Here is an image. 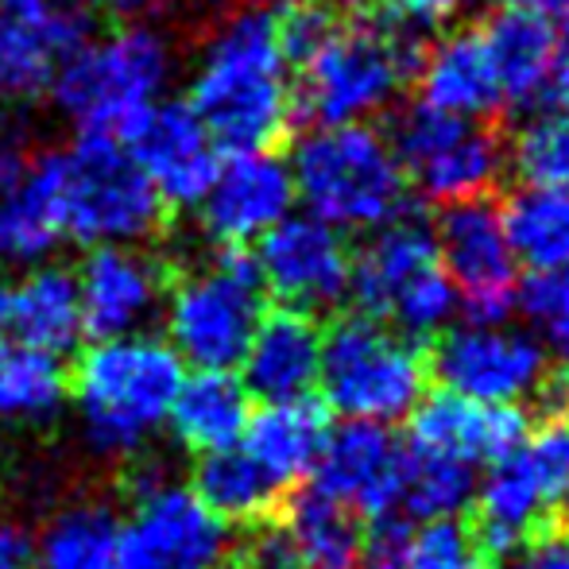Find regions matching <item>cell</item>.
Segmentation results:
<instances>
[{
  "label": "cell",
  "mask_w": 569,
  "mask_h": 569,
  "mask_svg": "<svg viewBox=\"0 0 569 569\" xmlns=\"http://www.w3.org/2000/svg\"><path fill=\"white\" fill-rule=\"evenodd\" d=\"M31 171V143L20 120L0 117V194L16 187Z\"/></svg>",
  "instance_id": "cell-43"
},
{
  "label": "cell",
  "mask_w": 569,
  "mask_h": 569,
  "mask_svg": "<svg viewBox=\"0 0 569 569\" xmlns=\"http://www.w3.org/2000/svg\"><path fill=\"white\" fill-rule=\"evenodd\" d=\"M438 260L457 287L469 326H503L519 302L516 256L503 237L500 210L485 198L446 206L435 229Z\"/></svg>",
  "instance_id": "cell-11"
},
{
  "label": "cell",
  "mask_w": 569,
  "mask_h": 569,
  "mask_svg": "<svg viewBox=\"0 0 569 569\" xmlns=\"http://www.w3.org/2000/svg\"><path fill=\"white\" fill-rule=\"evenodd\" d=\"M427 349L368 315H345L322 333V403L345 419L396 422L427 391Z\"/></svg>",
  "instance_id": "cell-5"
},
{
  "label": "cell",
  "mask_w": 569,
  "mask_h": 569,
  "mask_svg": "<svg viewBox=\"0 0 569 569\" xmlns=\"http://www.w3.org/2000/svg\"><path fill=\"white\" fill-rule=\"evenodd\" d=\"M187 365L167 341L109 338L78 357L74 403L101 453H136L171 415Z\"/></svg>",
  "instance_id": "cell-2"
},
{
  "label": "cell",
  "mask_w": 569,
  "mask_h": 569,
  "mask_svg": "<svg viewBox=\"0 0 569 569\" xmlns=\"http://www.w3.org/2000/svg\"><path fill=\"white\" fill-rule=\"evenodd\" d=\"M62 237L59 182H54L51 151L31 159V171L0 194V260L31 263L43 260Z\"/></svg>",
  "instance_id": "cell-29"
},
{
  "label": "cell",
  "mask_w": 569,
  "mask_h": 569,
  "mask_svg": "<svg viewBox=\"0 0 569 569\" xmlns=\"http://www.w3.org/2000/svg\"><path fill=\"white\" fill-rule=\"evenodd\" d=\"M229 523L190 485L148 472L136 485L128 523H120V569H226Z\"/></svg>",
  "instance_id": "cell-10"
},
{
  "label": "cell",
  "mask_w": 569,
  "mask_h": 569,
  "mask_svg": "<svg viewBox=\"0 0 569 569\" xmlns=\"http://www.w3.org/2000/svg\"><path fill=\"white\" fill-rule=\"evenodd\" d=\"M31 566V539L12 523H0V569H28Z\"/></svg>",
  "instance_id": "cell-46"
},
{
  "label": "cell",
  "mask_w": 569,
  "mask_h": 569,
  "mask_svg": "<svg viewBox=\"0 0 569 569\" xmlns=\"http://www.w3.org/2000/svg\"><path fill=\"white\" fill-rule=\"evenodd\" d=\"M198 206H202L206 232L221 248H248L291 213V167L276 151H237L218 167Z\"/></svg>",
  "instance_id": "cell-15"
},
{
  "label": "cell",
  "mask_w": 569,
  "mask_h": 569,
  "mask_svg": "<svg viewBox=\"0 0 569 569\" xmlns=\"http://www.w3.org/2000/svg\"><path fill=\"white\" fill-rule=\"evenodd\" d=\"M252 415V396L232 372H194L182 376V388L167 415L174 442L190 453H221L240 446Z\"/></svg>",
  "instance_id": "cell-26"
},
{
  "label": "cell",
  "mask_w": 569,
  "mask_h": 569,
  "mask_svg": "<svg viewBox=\"0 0 569 569\" xmlns=\"http://www.w3.org/2000/svg\"><path fill=\"white\" fill-rule=\"evenodd\" d=\"M330 430V407L315 396L263 403L256 415H248L240 450L287 488L315 472Z\"/></svg>",
  "instance_id": "cell-25"
},
{
  "label": "cell",
  "mask_w": 569,
  "mask_h": 569,
  "mask_svg": "<svg viewBox=\"0 0 569 569\" xmlns=\"http://www.w3.org/2000/svg\"><path fill=\"white\" fill-rule=\"evenodd\" d=\"M171 74V47L151 28H120L101 43L82 47L59 67L51 93L59 109L78 124L86 140H113L124 148L128 136L159 106V90Z\"/></svg>",
  "instance_id": "cell-4"
},
{
  "label": "cell",
  "mask_w": 569,
  "mask_h": 569,
  "mask_svg": "<svg viewBox=\"0 0 569 569\" xmlns=\"http://www.w3.org/2000/svg\"><path fill=\"white\" fill-rule=\"evenodd\" d=\"M519 310L531 318L550 341V349L569 365V268L566 271H535L519 287Z\"/></svg>",
  "instance_id": "cell-39"
},
{
  "label": "cell",
  "mask_w": 569,
  "mask_h": 569,
  "mask_svg": "<svg viewBox=\"0 0 569 569\" xmlns=\"http://www.w3.org/2000/svg\"><path fill=\"white\" fill-rule=\"evenodd\" d=\"M190 488L226 523H263L283 503V485L240 446L198 457Z\"/></svg>",
  "instance_id": "cell-30"
},
{
  "label": "cell",
  "mask_w": 569,
  "mask_h": 569,
  "mask_svg": "<svg viewBox=\"0 0 569 569\" xmlns=\"http://www.w3.org/2000/svg\"><path fill=\"white\" fill-rule=\"evenodd\" d=\"M503 237L531 271L569 268V190L519 187L500 210Z\"/></svg>",
  "instance_id": "cell-31"
},
{
  "label": "cell",
  "mask_w": 569,
  "mask_h": 569,
  "mask_svg": "<svg viewBox=\"0 0 569 569\" xmlns=\"http://www.w3.org/2000/svg\"><path fill=\"white\" fill-rule=\"evenodd\" d=\"M427 372L442 391L492 407H516L547 372V352L523 330L503 326H461L442 330L427 349Z\"/></svg>",
  "instance_id": "cell-12"
},
{
  "label": "cell",
  "mask_w": 569,
  "mask_h": 569,
  "mask_svg": "<svg viewBox=\"0 0 569 569\" xmlns=\"http://www.w3.org/2000/svg\"><path fill=\"white\" fill-rule=\"evenodd\" d=\"M550 531H562V535H569V496L562 503H558L555 511H550Z\"/></svg>",
  "instance_id": "cell-49"
},
{
  "label": "cell",
  "mask_w": 569,
  "mask_h": 569,
  "mask_svg": "<svg viewBox=\"0 0 569 569\" xmlns=\"http://www.w3.org/2000/svg\"><path fill=\"white\" fill-rule=\"evenodd\" d=\"M407 569H496L488 550L480 547L469 519H427L422 527L407 531L403 542Z\"/></svg>",
  "instance_id": "cell-37"
},
{
  "label": "cell",
  "mask_w": 569,
  "mask_h": 569,
  "mask_svg": "<svg viewBox=\"0 0 569 569\" xmlns=\"http://www.w3.org/2000/svg\"><path fill=\"white\" fill-rule=\"evenodd\" d=\"M93 4L106 8L117 20H140V16H148L151 8H159L163 0H93Z\"/></svg>",
  "instance_id": "cell-47"
},
{
  "label": "cell",
  "mask_w": 569,
  "mask_h": 569,
  "mask_svg": "<svg viewBox=\"0 0 569 569\" xmlns=\"http://www.w3.org/2000/svg\"><path fill=\"white\" fill-rule=\"evenodd\" d=\"M503 8H519V12H531V16H569V0H503Z\"/></svg>",
  "instance_id": "cell-48"
},
{
  "label": "cell",
  "mask_w": 569,
  "mask_h": 569,
  "mask_svg": "<svg viewBox=\"0 0 569 569\" xmlns=\"http://www.w3.org/2000/svg\"><path fill=\"white\" fill-rule=\"evenodd\" d=\"M527 399H531V415H527V419L569 422V365L547 368Z\"/></svg>",
  "instance_id": "cell-42"
},
{
  "label": "cell",
  "mask_w": 569,
  "mask_h": 569,
  "mask_svg": "<svg viewBox=\"0 0 569 569\" xmlns=\"http://www.w3.org/2000/svg\"><path fill=\"white\" fill-rule=\"evenodd\" d=\"M4 4H39V0H4Z\"/></svg>",
  "instance_id": "cell-51"
},
{
  "label": "cell",
  "mask_w": 569,
  "mask_h": 569,
  "mask_svg": "<svg viewBox=\"0 0 569 569\" xmlns=\"http://www.w3.org/2000/svg\"><path fill=\"white\" fill-rule=\"evenodd\" d=\"M472 492H477L472 465L403 442V488H399V516L403 519H422V523L450 519L469 508Z\"/></svg>",
  "instance_id": "cell-33"
},
{
  "label": "cell",
  "mask_w": 569,
  "mask_h": 569,
  "mask_svg": "<svg viewBox=\"0 0 569 569\" xmlns=\"http://www.w3.org/2000/svg\"><path fill=\"white\" fill-rule=\"evenodd\" d=\"M240 569H302V566H299V558H295V547L283 535V527L268 523L263 531H256V539L248 542L244 550H240Z\"/></svg>",
  "instance_id": "cell-41"
},
{
  "label": "cell",
  "mask_w": 569,
  "mask_h": 569,
  "mask_svg": "<svg viewBox=\"0 0 569 569\" xmlns=\"http://www.w3.org/2000/svg\"><path fill=\"white\" fill-rule=\"evenodd\" d=\"M93 43V20L86 4L0 0V101H31L51 90L59 67Z\"/></svg>",
  "instance_id": "cell-14"
},
{
  "label": "cell",
  "mask_w": 569,
  "mask_h": 569,
  "mask_svg": "<svg viewBox=\"0 0 569 569\" xmlns=\"http://www.w3.org/2000/svg\"><path fill=\"white\" fill-rule=\"evenodd\" d=\"M457 310H461L457 287L442 271V260H438V263H430V268H422L411 283H403V291L391 299L383 322H396V333L422 345V341H435Z\"/></svg>",
  "instance_id": "cell-35"
},
{
  "label": "cell",
  "mask_w": 569,
  "mask_h": 569,
  "mask_svg": "<svg viewBox=\"0 0 569 569\" xmlns=\"http://www.w3.org/2000/svg\"><path fill=\"white\" fill-rule=\"evenodd\" d=\"M82 333V302L70 271L39 268L20 283H0V338L59 357L74 349Z\"/></svg>",
  "instance_id": "cell-22"
},
{
  "label": "cell",
  "mask_w": 569,
  "mask_h": 569,
  "mask_svg": "<svg viewBox=\"0 0 569 569\" xmlns=\"http://www.w3.org/2000/svg\"><path fill=\"white\" fill-rule=\"evenodd\" d=\"M511 167L523 187L569 190V109H550L523 124L511 143Z\"/></svg>",
  "instance_id": "cell-36"
},
{
  "label": "cell",
  "mask_w": 569,
  "mask_h": 569,
  "mask_svg": "<svg viewBox=\"0 0 569 569\" xmlns=\"http://www.w3.org/2000/svg\"><path fill=\"white\" fill-rule=\"evenodd\" d=\"M78 302H82V326L98 341L128 338L136 333L159 307V268L124 244L93 248L82 263Z\"/></svg>",
  "instance_id": "cell-20"
},
{
  "label": "cell",
  "mask_w": 569,
  "mask_h": 569,
  "mask_svg": "<svg viewBox=\"0 0 569 569\" xmlns=\"http://www.w3.org/2000/svg\"><path fill=\"white\" fill-rule=\"evenodd\" d=\"M527 435H531V419L523 407H492L453 391H435L415 403L407 442L465 465H492L516 453Z\"/></svg>",
  "instance_id": "cell-18"
},
{
  "label": "cell",
  "mask_w": 569,
  "mask_h": 569,
  "mask_svg": "<svg viewBox=\"0 0 569 569\" xmlns=\"http://www.w3.org/2000/svg\"><path fill=\"white\" fill-rule=\"evenodd\" d=\"M28 569H120V519L101 503L59 511L31 542Z\"/></svg>",
  "instance_id": "cell-32"
},
{
  "label": "cell",
  "mask_w": 569,
  "mask_h": 569,
  "mask_svg": "<svg viewBox=\"0 0 569 569\" xmlns=\"http://www.w3.org/2000/svg\"><path fill=\"white\" fill-rule=\"evenodd\" d=\"M547 101L555 109H569V16H562V31H555V62H550Z\"/></svg>",
  "instance_id": "cell-45"
},
{
  "label": "cell",
  "mask_w": 569,
  "mask_h": 569,
  "mask_svg": "<svg viewBox=\"0 0 569 569\" xmlns=\"http://www.w3.org/2000/svg\"><path fill=\"white\" fill-rule=\"evenodd\" d=\"M388 148L403 167L407 182L446 206L485 198L503 167L496 132H488L480 120L438 113L422 101L396 117Z\"/></svg>",
  "instance_id": "cell-9"
},
{
  "label": "cell",
  "mask_w": 569,
  "mask_h": 569,
  "mask_svg": "<svg viewBox=\"0 0 569 569\" xmlns=\"http://www.w3.org/2000/svg\"><path fill=\"white\" fill-rule=\"evenodd\" d=\"M295 194L333 229H380L407 213V174L368 124H330L302 136L291 163Z\"/></svg>",
  "instance_id": "cell-3"
},
{
  "label": "cell",
  "mask_w": 569,
  "mask_h": 569,
  "mask_svg": "<svg viewBox=\"0 0 569 569\" xmlns=\"http://www.w3.org/2000/svg\"><path fill=\"white\" fill-rule=\"evenodd\" d=\"M187 106L229 156L271 151L279 140H287L299 101L287 82L271 8H244L221 23L206 47Z\"/></svg>",
  "instance_id": "cell-1"
},
{
  "label": "cell",
  "mask_w": 569,
  "mask_h": 569,
  "mask_svg": "<svg viewBox=\"0 0 569 569\" xmlns=\"http://www.w3.org/2000/svg\"><path fill=\"white\" fill-rule=\"evenodd\" d=\"M430 263H438V244L427 218L407 210L403 218L380 226L365 252H352L349 295L357 302V315L383 322L403 283H411Z\"/></svg>",
  "instance_id": "cell-23"
},
{
  "label": "cell",
  "mask_w": 569,
  "mask_h": 569,
  "mask_svg": "<svg viewBox=\"0 0 569 569\" xmlns=\"http://www.w3.org/2000/svg\"><path fill=\"white\" fill-rule=\"evenodd\" d=\"M315 488L341 500L360 519L399 516L403 442L383 422L349 419L326 438V450L315 465Z\"/></svg>",
  "instance_id": "cell-16"
},
{
  "label": "cell",
  "mask_w": 569,
  "mask_h": 569,
  "mask_svg": "<svg viewBox=\"0 0 569 569\" xmlns=\"http://www.w3.org/2000/svg\"><path fill=\"white\" fill-rule=\"evenodd\" d=\"M252 256L263 291L291 310L318 315L349 295L352 248L341 229L318 218H283L276 229L263 232Z\"/></svg>",
  "instance_id": "cell-13"
},
{
  "label": "cell",
  "mask_w": 569,
  "mask_h": 569,
  "mask_svg": "<svg viewBox=\"0 0 569 569\" xmlns=\"http://www.w3.org/2000/svg\"><path fill=\"white\" fill-rule=\"evenodd\" d=\"M318 365H322V330L315 315L279 307L260 318L240 372H244V391L263 403H287V399L310 396L318 383Z\"/></svg>",
  "instance_id": "cell-21"
},
{
  "label": "cell",
  "mask_w": 569,
  "mask_h": 569,
  "mask_svg": "<svg viewBox=\"0 0 569 569\" xmlns=\"http://www.w3.org/2000/svg\"><path fill=\"white\" fill-rule=\"evenodd\" d=\"M485 43L492 54L496 82H500L503 106H539L547 101V82H550V62H555V28L550 20L519 8H500L488 20Z\"/></svg>",
  "instance_id": "cell-27"
},
{
  "label": "cell",
  "mask_w": 569,
  "mask_h": 569,
  "mask_svg": "<svg viewBox=\"0 0 569 569\" xmlns=\"http://www.w3.org/2000/svg\"><path fill=\"white\" fill-rule=\"evenodd\" d=\"M503 569H569V535L550 531L547 527L539 539H531L527 547H519Z\"/></svg>",
  "instance_id": "cell-44"
},
{
  "label": "cell",
  "mask_w": 569,
  "mask_h": 569,
  "mask_svg": "<svg viewBox=\"0 0 569 569\" xmlns=\"http://www.w3.org/2000/svg\"><path fill=\"white\" fill-rule=\"evenodd\" d=\"M279 527L291 539L302 569H360V562H365V519L315 485L295 492L283 503Z\"/></svg>",
  "instance_id": "cell-28"
},
{
  "label": "cell",
  "mask_w": 569,
  "mask_h": 569,
  "mask_svg": "<svg viewBox=\"0 0 569 569\" xmlns=\"http://www.w3.org/2000/svg\"><path fill=\"white\" fill-rule=\"evenodd\" d=\"M523 450L531 457L550 503L558 508L569 496V422H542L523 442Z\"/></svg>",
  "instance_id": "cell-40"
},
{
  "label": "cell",
  "mask_w": 569,
  "mask_h": 569,
  "mask_svg": "<svg viewBox=\"0 0 569 569\" xmlns=\"http://www.w3.org/2000/svg\"><path fill=\"white\" fill-rule=\"evenodd\" d=\"M419 67L422 43L415 39L391 36L372 20L341 23L330 43L299 70L302 93L295 101L322 128L357 124L380 113Z\"/></svg>",
  "instance_id": "cell-8"
},
{
  "label": "cell",
  "mask_w": 569,
  "mask_h": 569,
  "mask_svg": "<svg viewBox=\"0 0 569 569\" xmlns=\"http://www.w3.org/2000/svg\"><path fill=\"white\" fill-rule=\"evenodd\" d=\"M469 508V527L477 531L480 547L488 550L492 562H503L508 555H516L519 547H527L547 531L555 503H550L531 457L519 446L516 453L488 465Z\"/></svg>",
  "instance_id": "cell-19"
},
{
  "label": "cell",
  "mask_w": 569,
  "mask_h": 569,
  "mask_svg": "<svg viewBox=\"0 0 569 569\" xmlns=\"http://www.w3.org/2000/svg\"><path fill=\"white\" fill-rule=\"evenodd\" d=\"M422 106L438 113L480 120L492 117L503 106L500 82H496L492 54H488L485 31L465 28L446 36L438 47H430L419 67Z\"/></svg>",
  "instance_id": "cell-24"
},
{
  "label": "cell",
  "mask_w": 569,
  "mask_h": 569,
  "mask_svg": "<svg viewBox=\"0 0 569 569\" xmlns=\"http://www.w3.org/2000/svg\"><path fill=\"white\" fill-rule=\"evenodd\" d=\"M345 4H352V8H365V4H372V0H345Z\"/></svg>",
  "instance_id": "cell-50"
},
{
  "label": "cell",
  "mask_w": 569,
  "mask_h": 569,
  "mask_svg": "<svg viewBox=\"0 0 569 569\" xmlns=\"http://www.w3.org/2000/svg\"><path fill=\"white\" fill-rule=\"evenodd\" d=\"M51 167L67 237L90 248H128L163 226V198L120 143L78 136L74 148L51 151Z\"/></svg>",
  "instance_id": "cell-6"
},
{
  "label": "cell",
  "mask_w": 569,
  "mask_h": 569,
  "mask_svg": "<svg viewBox=\"0 0 569 569\" xmlns=\"http://www.w3.org/2000/svg\"><path fill=\"white\" fill-rule=\"evenodd\" d=\"M62 396H67V372L59 357L0 338V419H47L59 411Z\"/></svg>",
  "instance_id": "cell-34"
},
{
  "label": "cell",
  "mask_w": 569,
  "mask_h": 569,
  "mask_svg": "<svg viewBox=\"0 0 569 569\" xmlns=\"http://www.w3.org/2000/svg\"><path fill=\"white\" fill-rule=\"evenodd\" d=\"M263 318V279L248 248H221L210 268L179 279L167 302V333L182 365L232 372Z\"/></svg>",
  "instance_id": "cell-7"
},
{
  "label": "cell",
  "mask_w": 569,
  "mask_h": 569,
  "mask_svg": "<svg viewBox=\"0 0 569 569\" xmlns=\"http://www.w3.org/2000/svg\"><path fill=\"white\" fill-rule=\"evenodd\" d=\"M124 151L163 206H198L218 174V143L187 101H163L128 136Z\"/></svg>",
  "instance_id": "cell-17"
},
{
  "label": "cell",
  "mask_w": 569,
  "mask_h": 569,
  "mask_svg": "<svg viewBox=\"0 0 569 569\" xmlns=\"http://www.w3.org/2000/svg\"><path fill=\"white\" fill-rule=\"evenodd\" d=\"M271 23H276V39L283 62L295 70H302L326 43L333 39V31L341 28L338 8L330 0H279L271 8Z\"/></svg>",
  "instance_id": "cell-38"
}]
</instances>
